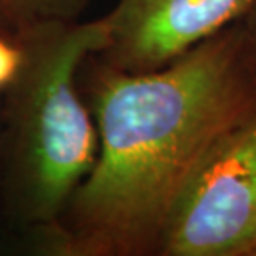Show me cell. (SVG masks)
<instances>
[{"mask_svg":"<svg viewBox=\"0 0 256 256\" xmlns=\"http://www.w3.org/2000/svg\"><path fill=\"white\" fill-rule=\"evenodd\" d=\"M78 85L98 130V156L57 222L30 234L28 248L44 256H156L183 186L256 112L242 20L145 74L94 54Z\"/></svg>","mask_w":256,"mask_h":256,"instance_id":"1","label":"cell"},{"mask_svg":"<svg viewBox=\"0 0 256 256\" xmlns=\"http://www.w3.org/2000/svg\"><path fill=\"white\" fill-rule=\"evenodd\" d=\"M12 38L22 48L18 75L4 92L0 203L4 223L25 236L58 220L98 156V130L78 74L110 44L106 15L48 22Z\"/></svg>","mask_w":256,"mask_h":256,"instance_id":"2","label":"cell"},{"mask_svg":"<svg viewBox=\"0 0 256 256\" xmlns=\"http://www.w3.org/2000/svg\"><path fill=\"white\" fill-rule=\"evenodd\" d=\"M156 256H256V112L213 148L183 186Z\"/></svg>","mask_w":256,"mask_h":256,"instance_id":"3","label":"cell"},{"mask_svg":"<svg viewBox=\"0 0 256 256\" xmlns=\"http://www.w3.org/2000/svg\"><path fill=\"white\" fill-rule=\"evenodd\" d=\"M253 4L254 0H116L106 14L110 44L96 55L130 74L158 70L240 22Z\"/></svg>","mask_w":256,"mask_h":256,"instance_id":"4","label":"cell"},{"mask_svg":"<svg viewBox=\"0 0 256 256\" xmlns=\"http://www.w3.org/2000/svg\"><path fill=\"white\" fill-rule=\"evenodd\" d=\"M94 0H0V30L17 35L48 22L80 20Z\"/></svg>","mask_w":256,"mask_h":256,"instance_id":"5","label":"cell"},{"mask_svg":"<svg viewBox=\"0 0 256 256\" xmlns=\"http://www.w3.org/2000/svg\"><path fill=\"white\" fill-rule=\"evenodd\" d=\"M22 57V48L17 40L0 30V92L2 94L18 75Z\"/></svg>","mask_w":256,"mask_h":256,"instance_id":"6","label":"cell"},{"mask_svg":"<svg viewBox=\"0 0 256 256\" xmlns=\"http://www.w3.org/2000/svg\"><path fill=\"white\" fill-rule=\"evenodd\" d=\"M242 30H243V40L244 48H246L248 58L253 65V70L256 74V0L248 10L246 15L242 18Z\"/></svg>","mask_w":256,"mask_h":256,"instance_id":"7","label":"cell"},{"mask_svg":"<svg viewBox=\"0 0 256 256\" xmlns=\"http://www.w3.org/2000/svg\"><path fill=\"white\" fill-rule=\"evenodd\" d=\"M0 222H4V214H2V203H0Z\"/></svg>","mask_w":256,"mask_h":256,"instance_id":"8","label":"cell"}]
</instances>
